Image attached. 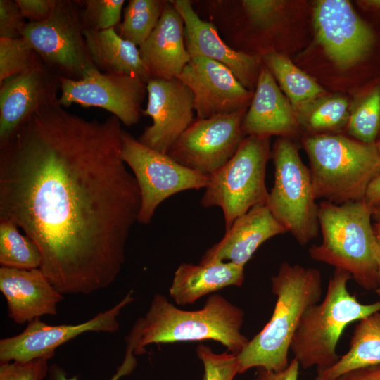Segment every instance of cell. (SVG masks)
Returning <instances> with one entry per match:
<instances>
[{"label": "cell", "instance_id": "cell-38", "mask_svg": "<svg viewBox=\"0 0 380 380\" xmlns=\"http://www.w3.org/2000/svg\"><path fill=\"white\" fill-rule=\"evenodd\" d=\"M25 18L29 22H42L51 14L56 0H15Z\"/></svg>", "mask_w": 380, "mask_h": 380}, {"label": "cell", "instance_id": "cell-20", "mask_svg": "<svg viewBox=\"0 0 380 380\" xmlns=\"http://www.w3.org/2000/svg\"><path fill=\"white\" fill-rule=\"evenodd\" d=\"M299 121L289 100L265 66L261 67L255 91L246 111L242 129L245 135L291 139L299 132Z\"/></svg>", "mask_w": 380, "mask_h": 380}, {"label": "cell", "instance_id": "cell-9", "mask_svg": "<svg viewBox=\"0 0 380 380\" xmlns=\"http://www.w3.org/2000/svg\"><path fill=\"white\" fill-rule=\"evenodd\" d=\"M82 30L77 1L56 0L50 16L26 23L21 37L59 77L80 80L96 68Z\"/></svg>", "mask_w": 380, "mask_h": 380}, {"label": "cell", "instance_id": "cell-10", "mask_svg": "<svg viewBox=\"0 0 380 380\" xmlns=\"http://www.w3.org/2000/svg\"><path fill=\"white\" fill-rule=\"evenodd\" d=\"M122 158L133 173L141 194L138 222L147 224L158 205L180 191L205 188L209 176L189 169L170 156L141 143L122 131Z\"/></svg>", "mask_w": 380, "mask_h": 380}, {"label": "cell", "instance_id": "cell-7", "mask_svg": "<svg viewBox=\"0 0 380 380\" xmlns=\"http://www.w3.org/2000/svg\"><path fill=\"white\" fill-rule=\"evenodd\" d=\"M271 155L270 137L247 136L235 154L209 176L201 205L222 209L225 231L251 208L266 205L265 172Z\"/></svg>", "mask_w": 380, "mask_h": 380}, {"label": "cell", "instance_id": "cell-37", "mask_svg": "<svg viewBox=\"0 0 380 380\" xmlns=\"http://www.w3.org/2000/svg\"><path fill=\"white\" fill-rule=\"evenodd\" d=\"M25 19L15 0H0V38L21 37Z\"/></svg>", "mask_w": 380, "mask_h": 380}, {"label": "cell", "instance_id": "cell-17", "mask_svg": "<svg viewBox=\"0 0 380 380\" xmlns=\"http://www.w3.org/2000/svg\"><path fill=\"white\" fill-rule=\"evenodd\" d=\"M0 85V142L31 114L58 101L59 76L40 57Z\"/></svg>", "mask_w": 380, "mask_h": 380}, {"label": "cell", "instance_id": "cell-5", "mask_svg": "<svg viewBox=\"0 0 380 380\" xmlns=\"http://www.w3.org/2000/svg\"><path fill=\"white\" fill-rule=\"evenodd\" d=\"M318 220L322 243L312 245L310 258L348 272L367 291H376L378 268L371 208L365 201L335 204L322 201Z\"/></svg>", "mask_w": 380, "mask_h": 380}, {"label": "cell", "instance_id": "cell-41", "mask_svg": "<svg viewBox=\"0 0 380 380\" xmlns=\"http://www.w3.org/2000/svg\"><path fill=\"white\" fill-rule=\"evenodd\" d=\"M364 201L369 207L380 203V174L369 184Z\"/></svg>", "mask_w": 380, "mask_h": 380}, {"label": "cell", "instance_id": "cell-39", "mask_svg": "<svg viewBox=\"0 0 380 380\" xmlns=\"http://www.w3.org/2000/svg\"><path fill=\"white\" fill-rule=\"evenodd\" d=\"M300 365L293 357L286 369L275 372L264 368H257L253 380H298Z\"/></svg>", "mask_w": 380, "mask_h": 380}, {"label": "cell", "instance_id": "cell-12", "mask_svg": "<svg viewBox=\"0 0 380 380\" xmlns=\"http://www.w3.org/2000/svg\"><path fill=\"white\" fill-rule=\"evenodd\" d=\"M246 110L192 122L167 155L182 165L210 176L236 152L246 138L242 122Z\"/></svg>", "mask_w": 380, "mask_h": 380}, {"label": "cell", "instance_id": "cell-29", "mask_svg": "<svg viewBox=\"0 0 380 380\" xmlns=\"http://www.w3.org/2000/svg\"><path fill=\"white\" fill-rule=\"evenodd\" d=\"M348 101L340 96L318 100L297 115L310 134H327L347 126L349 115Z\"/></svg>", "mask_w": 380, "mask_h": 380}, {"label": "cell", "instance_id": "cell-16", "mask_svg": "<svg viewBox=\"0 0 380 380\" xmlns=\"http://www.w3.org/2000/svg\"><path fill=\"white\" fill-rule=\"evenodd\" d=\"M147 104L143 115L153 120L137 139L149 148L167 154L172 146L192 123L194 95L177 77L151 79L147 83Z\"/></svg>", "mask_w": 380, "mask_h": 380}, {"label": "cell", "instance_id": "cell-15", "mask_svg": "<svg viewBox=\"0 0 380 380\" xmlns=\"http://www.w3.org/2000/svg\"><path fill=\"white\" fill-rule=\"evenodd\" d=\"M177 78L191 90L198 119L246 110L253 96L227 67L202 56L191 57Z\"/></svg>", "mask_w": 380, "mask_h": 380}, {"label": "cell", "instance_id": "cell-36", "mask_svg": "<svg viewBox=\"0 0 380 380\" xmlns=\"http://www.w3.org/2000/svg\"><path fill=\"white\" fill-rule=\"evenodd\" d=\"M139 338V329L137 326H133L129 334L125 338L127 347L124 360L110 380H118L122 376L131 373L136 367L137 361L134 350ZM49 374L50 380H78L76 376L68 378L65 371L56 364L51 365L49 367Z\"/></svg>", "mask_w": 380, "mask_h": 380}, {"label": "cell", "instance_id": "cell-19", "mask_svg": "<svg viewBox=\"0 0 380 380\" xmlns=\"http://www.w3.org/2000/svg\"><path fill=\"white\" fill-rule=\"evenodd\" d=\"M0 291L8 317L16 324L29 323L44 315H56L63 294L57 291L39 268L1 267Z\"/></svg>", "mask_w": 380, "mask_h": 380}, {"label": "cell", "instance_id": "cell-2", "mask_svg": "<svg viewBox=\"0 0 380 380\" xmlns=\"http://www.w3.org/2000/svg\"><path fill=\"white\" fill-rule=\"evenodd\" d=\"M271 283L277 297L272 315L237 355L239 374L253 367L275 372L286 369L291 342L304 312L321 300L322 279L316 268L284 262Z\"/></svg>", "mask_w": 380, "mask_h": 380}, {"label": "cell", "instance_id": "cell-22", "mask_svg": "<svg viewBox=\"0 0 380 380\" xmlns=\"http://www.w3.org/2000/svg\"><path fill=\"white\" fill-rule=\"evenodd\" d=\"M139 49L151 80L177 77L189 63L184 20L171 1H167L157 25Z\"/></svg>", "mask_w": 380, "mask_h": 380}, {"label": "cell", "instance_id": "cell-43", "mask_svg": "<svg viewBox=\"0 0 380 380\" xmlns=\"http://www.w3.org/2000/svg\"><path fill=\"white\" fill-rule=\"evenodd\" d=\"M359 4L364 8L373 11H380V0L360 1Z\"/></svg>", "mask_w": 380, "mask_h": 380}, {"label": "cell", "instance_id": "cell-26", "mask_svg": "<svg viewBox=\"0 0 380 380\" xmlns=\"http://www.w3.org/2000/svg\"><path fill=\"white\" fill-rule=\"evenodd\" d=\"M262 59L291 102L296 115L324 96L325 91L315 80L284 55L272 50L265 53Z\"/></svg>", "mask_w": 380, "mask_h": 380}, {"label": "cell", "instance_id": "cell-13", "mask_svg": "<svg viewBox=\"0 0 380 380\" xmlns=\"http://www.w3.org/2000/svg\"><path fill=\"white\" fill-rule=\"evenodd\" d=\"M133 291L113 307L99 312L91 319L77 324L50 325L36 318L20 334L0 340V362H28L52 358L61 345L86 332L114 333L119 329L118 317L134 300Z\"/></svg>", "mask_w": 380, "mask_h": 380}, {"label": "cell", "instance_id": "cell-8", "mask_svg": "<svg viewBox=\"0 0 380 380\" xmlns=\"http://www.w3.org/2000/svg\"><path fill=\"white\" fill-rule=\"evenodd\" d=\"M272 156L274 180L266 205L286 232L300 245H306L319 231V206L309 167L289 138L276 140Z\"/></svg>", "mask_w": 380, "mask_h": 380}, {"label": "cell", "instance_id": "cell-25", "mask_svg": "<svg viewBox=\"0 0 380 380\" xmlns=\"http://www.w3.org/2000/svg\"><path fill=\"white\" fill-rule=\"evenodd\" d=\"M377 364H380V312L358 321L348 350L333 366L317 371L315 380H334L351 369Z\"/></svg>", "mask_w": 380, "mask_h": 380}, {"label": "cell", "instance_id": "cell-11", "mask_svg": "<svg viewBox=\"0 0 380 380\" xmlns=\"http://www.w3.org/2000/svg\"><path fill=\"white\" fill-rule=\"evenodd\" d=\"M59 82L58 102L65 108L73 103L99 107L129 127L138 123L143 115L147 83L137 76L102 72L94 68L80 80L59 77Z\"/></svg>", "mask_w": 380, "mask_h": 380}, {"label": "cell", "instance_id": "cell-45", "mask_svg": "<svg viewBox=\"0 0 380 380\" xmlns=\"http://www.w3.org/2000/svg\"><path fill=\"white\" fill-rule=\"evenodd\" d=\"M375 144H376V148L378 149V151H379V153L380 154V136H379V139H377Z\"/></svg>", "mask_w": 380, "mask_h": 380}, {"label": "cell", "instance_id": "cell-34", "mask_svg": "<svg viewBox=\"0 0 380 380\" xmlns=\"http://www.w3.org/2000/svg\"><path fill=\"white\" fill-rule=\"evenodd\" d=\"M280 0H243V8L251 23L260 28H268L277 23L286 5Z\"/></svg>", "mask_w": 380, "mask_h": 380}, {"label": "cell", "instance_id": "cell-24", "mask_svg": "<svg viewBox=\"0 0 380 380\" xmlns=\"http://www.w3.org/2000/svg\"><path fill=\"white\" fill-rule=\"evenodd\" d=\"M82 33L91 61L99 71L134 75L146 83L151 80L139 48L122 39L115 27L84 30Z\"/></svg>", "mask_w": 380, "mask_h": 380}, {"label": "cell", "instance_id": "cell-18", "mask_svg": "<svg viewBox=\"0 0 380 380\" xmlns=\"http://www.w3.org/2000/svg\"><path fill=\"white\" fill-rule=\"evenodd\" d=\"M184 23V41L191 57L202 56L227 67L248 89L256 86L261 67L255 56L234 50L213 24L202 20L188 0L171 1Z\"/></svg>", "mask_w": 380, "mask_h": 380}, {"label": "cell", "instance_id": "cell-40", "mask_svg": "<svg viewBox=\"0 0 380 380\" xmlns=\"http://www.w3.org/2000/svg\"><path fill=\"white\" fill-rule=\"evenodd\" d=\"M334 380H380V364L351 369Z\"/></svg>", "mask_w": 380, "mask_h": 380}, {"label": "cell", "instance_id": "cell-3", "mask_svg": "<svg viewBox=\"0 0 380 380\" xmlns=\"http://www.w3.org/2000/svg\"><path fill=\"white\" fill-rule=\"evenodd\" d=\"M243 318L241 308L219 294L210 296L201 310L186 311L157 293L140 318V336L134 354L146 353L145 347L152 343L210 339L239 355L249 341L241 332Z\"/></svg>", "mask_w": 380, "mask_h": 380}, {"label": "cell", "instance_id": "cell-42", "mask_svg": "<svg viewBox=\"0 0 380 380\" xmlns=\"http://www.w3.org/2000/svg\"><path fill=\"white\" fill-rule=\"evenodd\" d=\"M373 229L375 236L374 253L378 268V284L375 292L380 297V225L373 223Z\"/></svg>", "mask_w": 380, "mask_h": 380}, {"label": "cell", "instance_id": "cell-27", "mask_svg": "<svg viewBox=\"0 0 380 380\" xmlns=\"http://www.w3.org/2000/svg\"><path fill=\"white\" fill-rule=\"evenodd\" d=\"M167 1L130 0L124 10L118 34L137 46L142 45L157 25Z\"/></svg>", "mask_w": 380, "mask_h": 380}, {"label": "cell", "instance_id": "cell-4", "mask_svg": "<svg viewBox=\"0 0 380 380\" xmlns=\"http://www.w3.org/2000/svg\"><path fill=\"white\" fill-rule=\"evenodd\" d=\"M303 145L316 199L338 205L364 201L369 184L380 174L376 144L322 134L307 135Z\"/></svg>", "mask_w": 380, "mask_h": 380}, {"label": "cell", "instance_id": "cell-21", "mask_svg": "<svg viewBox=\"0 0 380 380\" xmlns=\"http://www.w3.org/2000/svg\"><path fill=\"white\" fill-rule=\"evenodd\" d=\"M286 232L266 205L239 216L223 238L209 248L200 262H229L244 267L261 244Z\"/></svg>", "mask_w": 380, "mask_h": 380}, {"label": "cell", "instance_id": "cell-33", "mask_svg": "<svg viewBox=\"0 0 380 380\" xmlns=\"http://www.w3.org/2000/svg\"><path fill=\"white\" fill-rule=\"evenodd\" d=\"M196 351L203 364L204 374L202 380H233L239 374L237 355L228 350L217 354L203 343L198 346Z\"/></svg>", "mask_w": 380, "mask_h": 380}, {"label": "cell", "instance_id": "cell-6", "mask_svg": "<svg viewBox=\"0 0 380 380\" xmlns=\"http://www.w3.org/2000/svg\"><path fill=\"white\" fill-rule=\"evenodd\" d=\"M351 279L348 272L336 268L323 300L304 312L290 345L303 368L315 366L317 372L333 366L340 357L336 346L346 327L380 312V301L362 304L349 293Z\"/></svg>", "mask_w": 380, "mask_h": 380}, {"label": "cell", "instance_id": "cell-32", "mask_svg": "<svg viewBox=\"0 0 380 380\" xmlns=\"http://www.w3.org/2000/svg\"><path fill=\"white\" fill-rule=\"evenodd\" d=\"M39 57L22 37L0 38V84L29 68Z\"/></svg>", "mask_w": 380, "mask_h": 380}, {"label": "cell", "instance_id": "cell-30", "mask_svg": "<svg viewBox=\"0 0 380 380\" xmlns=\"http://www.w3.org/2000/svg\"><path fill=\"white\" fill-rule=\"evenodd\" d=\"M349 137L375 144L380 136V85H374L358 101L346 126Z\"/></svg>", "mask_w": 380, "mask_h": 380}, {"label": "cell", "instance_id": "cell-31", "mask_svg": "<svg viewBox=\"0 0 380 380\" xmlns=\"http://www.w3.org/2000/svg\"><path fill=\"white\" fill-rule=\"evenodd\" d=\"M82 29L101 31L120 23L124 0L77 1Z\"/></svg>", "mask_w": 380, "mask_h": 380}, {"label": "cell", "instance_id": "cell-1", "mask_svg": "<svg viewBox=\"0 0 380 380\" xmlns=\"http://www.w3.org/2000/svg\"><path fill=\"white\" fill-rule=\"evenodd\" d=\"M120 120H87L58 102L0 142V220L38 246L62 294L110 286L125 260L141 194L122 155Z\"/></svg>", "mask_w": 380, "mask_h": 380}, {"label": "cell", "instance_id": "cell-44", "mask_svg": "<svg viewBox=\"0 0 380 380\" xmlns=\"http://www.w3.org/2000/svg\"><path fill=\"white\" fill-rule=\"evenodd\" d=\"M372 210V220L374 223L380 225V203L370 207Z\"/></svg>", "mask_w": 380, "mask_h": 380}, {"label": "cell", "instance_id": "cell-14", "mask_svg": "<svg viewBox=\"0 0 380 380\" xmlns=\"http://www.w3.org/2000/svg\"><path fill=\"white\" fill-rule=\"evenodd\" d=\"M316 38L326 55L341 68H350L371 51L375 35L346 0H321L314 9Z\"/></svg>", "mask_w": 380, "mask_h": 380}, {"label": "cell", "instance_id": "cell-35", "mask_svg": "<svg viewBox=\"0 0 380 380\" xmlns=\"http://www.w3.org/2000/svg\"><path fill=\"white\" fill-rule=\"evenodd\" d=\"M48 359L0 363V380H43L49 373Z\"/></svg>", "mask_w": 380, "mask_h": 380}, {"label": "cell", "instance_id": "cell-23", "mask_svg": "<svg viewBox=\"0 0 380 380\" xmlns=\"http://www.w3.org/2000/svg\"><path fill=\"white\" fill-rule=\"evenodd\" d=\"M243 281L244 267L232 262L182 263L175 272L169 293L177 305H186L223 288L240 286Z\"/></svg>", "mask_w": 380, "mask_h": 380}, {"label": "cell", "instance_id": "cell-28", "mask_svg": "<svg viewBox=\"0 0 380 380\" xmlns=\"http://www.w3.org/2000/svg\"><path fill=\"white\" fill-rule=\"evenodd\" d=\"M0 264L24 270L39 268L42 264L37 244L21 234L15 224L4 220H0Z\"/></svg>", "mask_w": 380, "mask_h": 380}]
</instances>
